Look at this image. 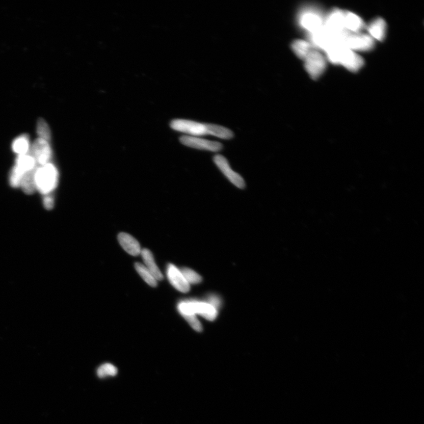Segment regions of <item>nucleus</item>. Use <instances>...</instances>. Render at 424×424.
I'll return each mask as SVG.
<instances>
[{
    "mask_svg": "<svg viewBox=\"0 0 424 424\" xmlns=\"http://www.w3.org/2000/svg\"><path fill=\"white\" fill-rule=\"evenodd\" d=\"M37 167L34 170L26 173L21 182L20 187L22 188L24 192L26 194H32L37 191L35 181V173Z\"/></svg>",
    "mask_w": 424,
    "mask_h": 424,
    "instance_id": "20",
    "label": "nucleus"
},
{
    "mask_svg": "<svg viewBox=\"0 0 424 424\" xmlns=\"http://www.w3.org/2000/svg\"><path fill=\"white\" fill-rule=\"evenodd\" d=\"M180 270L189 285L199 284L202 281V277L189 268L183 267Z\"/></svg>",
    "mask_w": 424,
    "mask_h": 424,
    "instance_id": "25",
    "label": "nucleus"
},
{
    "mask_svg": "<svg viewBox=\"0 0 424 424\" xmlns=\"http://www.w3.org/2000/svg\"><path fill=\"white\" fill-rule=\"evenodd\" d=\"M170 126L175 131L185 132L195 136L207 134L206 124L194 122V121L176 119L171 122Z\"/></svg>",
    "mask_w": 424,
    "mask_h": 424,
    "instance_id": "8",
    "label": "nucleus"
},
{
    "mask_svg": "<svg viewBox=\"0 0 424 424\" xmlns=\"http://www.w3.org/2000/svg\"><path fill=\"white\" fill-rule=\"evenodd\" d=\"M180 141L184 145L196 149L218 152L223 149V145L220 143L196 137L182 136L180 138Z\"/></svg>",
    "mask_w": 424,
    "mask_h": 424,
    "instance_id": "10",
    "label": "nucleus"
},
{
    "mask_svg": "<svg viewBox=\"0 0 424 424\" xmlns=\"http://www.w3.org/2000/svg\"><path fill=\"white\" fill-rule=\"evenodd\" d=\"M97 373L100 378H104L107 376H114L117 375V369L113 365L106 363L98 368Z\"/></svg>",
    "mask_w": 424,
    "mask_h": 424,
    "instance_id": "26",
    "label": "nucleus"
},
{
    "mask_svg": "<svg viewBox=\"0 0 424 424\" xmlns=\"http://www.w3.org/2000/svg\"><path fill=\"white\" fill-rule=\"evenodd\" d=\"M167 278L173 287L181 292L186 293L190 290V285L182 275L181 270L172 264L167 268Z\"/></svg>",
    "mask_w": 424,
    "mask_h": 424,
    "instance_id": "12",
    "label": "nucleus"
},
{
    "mask_svg": "<svg viewBox=\"0 0 424 424\" xmlns=\"http://www.w3.org/2000/svg\"><path fill=\"white\" fill-rule=\"evenodd\" d=\"M36 132L38 138L49 141L52 140V132L50 127L43 119H39L37 121Z\"/></svg>",
    "mask_w": 424,
    "mask_h": 424,
    "instance_id": "23",
    "label": "nucleus"
},
{
    "mask_svg": "<svg viewBox=\"0 0 424 424\" xmlns=\"http://www.w3.org/2000/svg\"><path fill=\"white\" fill-rule=\"evenodd\" d=\"M207 302L213 306L217 310V308H219L221 305V300L219 297L216 295H213V294H212V295L208 297Z\"/></svg>",
    "mask_w": 424,
    "mask_h": 424,
    "instance_id": "29",
    "label": "nucleus"
},
{
    "mask_svg": "<svg viewBox=\"0 0 424 424\" xmlns=\"http://www.w3.org/2000/svg\"><path fill=\"white\" fill-rule=\"evenodd\" d=\"M292 49L294 54L297 55V57L304 60L314 48L309 41L296 40L292 44Z\"/></svg>",
    "mask_w": 424,
    "mask_h": 424,
    "instance_id": "19",
    "label": "nucleus"
},
{
    "mask_svg": "<svg viewBox=\"0 0 424 424\" xmlns=\"http://www.w3.org/2000/svg\"><path fill=\"white\" fill-rule=\"evenodd\" d=\"M184 318L195 331L197 332H201L202 331L201 323H200L198 319H197L196 315H188V316H186Z\"/></svg>",
    "mask_w": 424,
    "mask_h": 424,
    "instance_id": "27",
    "label": "nucleus"
},
{
    "mask_svg": "<svg viewBox=\"0 0 424 424\" xmlns=\"http://www.w3.org/2000/svg\"><path fill=\"white\" fill-rule=\"evenodd\" d=\"M368 31L373 39L379 41L384 40L387 32V24L384 19L378 18L374 20L368 26Z\"/></svg>",
    "mask_w": 424,
    "mask_h": 424,
    "instance_id": "15",
    "label": "nucleus"
},
{
    "mask_svg": "<svg viewBox=\"0 0 424 424\" xmlns=\"http://www.w3.org/2000/svg\"><path fill=\"white\" fill-rule=\"evenodd\" d=\"M178 309L183 317L199 314L209 320L216 319L217 310L207 302L187 300L179 303Z\"/></svg>",
    "mask_w": 424,
    "mask_h": 424,
    "instance_id": "3",
    "label": "nucleus"
},
{
    "mask_svg": "<svg viewBox=\"0 0 424 424\" xmlns=\"http://www.w3.org/2000/svg\"><path fill=\"white\" fill-rule=\"evenodd\" d=\"M299 22L302 27L307 30L309 34H311L323 27L324 18L317 9L308 8L300 13Z\"/></svg>",
    "mask_w": 424,
    "mask_h": 424,
    "instance_id": "6",
    "label": "nucleus"
},
{
    "mask_svg": "<svg viewBox=\"0 0 424 424\" xmlns=\"http://www.w3.org/2000/svg\"><path fill=\"white\" fill-rule=\"evenodd\" d=\"M54 198L52 193L44 195L43 199V205L46 210L51 211L54 207Z\"/></svg>",
    "mask_w": 424,
    "mask_h": 424,
    "instance_id": "28",
    "label": "nucleus"
},
{
    "mask_svg": "<svg viewBox=\"0 0 424 424\" xmlns=\"http://www.w3.org/2000/svg\"><path fill=\"white\" fill-rule=\"evenodd\" d=\"M135 269L147 284L152 287H156L157 286V280L155 278L152 273L147 269L143 264L135 263Z\"/></svg>",
    "mask_w": 424,
    "mask_h": 424,
    "instance_id": "22",
    "label": "nucleus"
},
{
    "mask_svg": "<svg viewBox=\"0 0 424 424\" xmlns=\"http://www.w3.org/2000/svg\"><path fill=\"white\" fill-rule=\"evenodd\" d=\"M59 173L51 162L37 167L35 173L37 191L43 195L51 194L57 187Z\"/></svg>",
    "mask_w": 424,
    "mask_h": 424,
    "instance_id": "2",
    "label": "nucleus"
},
{
    "mask_svg": "<svg viewBox=\"0 0 424 424\" xmlns=\"http://www.w3.org/2000/svg\"><path fill=\"white\" fill-rule=\"evenodd\" d=\"M37 163L30 154L17 156L15 161V166L26 173L35 169Z\"/></svg>",
    "mask_w": 424,
    "mask_h": 424,
    "instance_id": "18",
    "label": "nucleus"
},
{
    "mask_svg": "<svg viewBox=\"0 0 424 424\" xmlns=\"http://www.w3.org/2000/svg\"><path fill=\"white\" fill-rule=\"evenodd\" d=\"M31 146L28 135L23 134L14 138L11 144V149L17 156L23 155L28 154Z\"/></svg>",
    "mask_w": 424,
    "mask_h": 424,
    "instance_id": "17",
    "label": "nucleus"
},
{
    "mask_svg": "<svg viewBox=\"0 0 424 424\" xmlns=\"http://www.w3.org/2000/svg\"><path fill=\"white\" fill-rule=\"evenodd\" d=\"M118 239L120 245L130 255L136 256L140 254L141 250L140 244L132 236L126 233H120L118 236Z\"/></svg>",
    "mask_w": 424,
    "mask_h": 424,
    "instance_id": "13",
    "label": "nucleus"
},
{
    "mask_svg": "<svg viewBox=\"0 0 424 424\" xmlns=\"http://www.w3.org/2000/svg\"><path fill=\"white\" fill-rule=\"evenodd\" d=\"M323 26L332 33L340 34L344 27V11L335 9L324 18Z\"/></svg>",
    "mask_w": 424,
    "mask_h": 424,
    "instance_id": "11",
    "label": "nucleus"
},
{
    "mask_svg": "<svg viewBox=\"0 0 424 424\" xmlns=\"http://www.w3.org/2000/svg\"><path fill=\"white\" fill-rule=\"evenodd\" d=\"M344 27L352 33H360L364 28V23L357 15L349 11H344Z\"/></svg>",
    "mask_w": 424,
    "mask_h": 424,
    "instance_id": "14",
    "label": "nucleus"
},
{
    "mask_svg": "<svg viewBox=\"0 0 424 424\" xmlns=\"http://www.w3.org/2000/svg\"><path fill=\"white\" fill-rule=\"evenodd\" d=\"M25 174L14 165L10 171V175H9V184H10V186L15 188L20 187L21 182H22Z\"/></svg>",
    "mask_w": 424,
    "mask_h": 424,
    "instance_id": "24",
    "label": "nucleus"
},
{
    "mask_svg": "<svg viewBox=\"0 0 424 424\" xmlns=\"http://www.w3.org/2000/svg\"><path fill=\"white\" fill-rule=\"evenodd\" d=\"M342 45L352 51L367 52L372 50L375 46V41L370 35L362 33H352L345 31L342 36Z\"/></svg>",
    "mask_w": 424,
    "mask_h": 424,
    "instance_id": "4",
    "label": "nucleus"
},
{
    "mask_svg": "<svg viewBox=\"0 0 424 424\" xmlns=\"http://www.w3.org/2000/svg\"><path fill=\"white\" fill-rule=\"evenodd\" d=\"M140 254L142 256L144 266L152 273L157 281H161L163 279V275L156 265L152 253L149 249H143L141 250Z\"/></svg>",
    "mask_w": 424,
    "mask_h": 424,
    "instance_id": "16",
    "label": "nucleus"
},
{
    "mask_svg": "<svg viewBox=\"0 0 424 424\" xmlns=\"http://www.w3.org/2000/svg\"><path fill=\"white\" fill-rule=\"evenodd\" d=\"M325 53L329 62L341 65L350 72H358L364 64V59L360 55L342 44H336Z\"/></svg>",
    "mask_w": 424,
    "mask_h": 424,
    "instance_id": "1",
    "label": "nucleus"
},
{
    "mask_svg": "<svg viewBox=\"0 0 424 424\" xmlns=\"http://www.w3.org/2000/svg\"><path fill=\"white\" fill-rule=\"evenodd\" d=\"M207 134L214 135L223 139H230L234 137V133L228 129L213 124H206Z\"/></svg>",
    "mask_w": 424,
    "mask_h": 424,
    "instance_id": "21",
    "label": "nucleus"
},
{
    "mask_svg": "<svg viewBox=\"0 0 424 424\" xmlns=\"http://www.w3.org/2000/svg\"><path fill=\"white\" fill-rule=\"evenodd\" d=\"M306 72L313 79H317L325 72L326 58L319 51L313 49L304 60Z\"/></svg>",
    "mask_w": 424,
    "mask_h": 424,
    "instance_id": "5",
    "label": "nucleus"
},
{
    "mask_svg": "<svg viewBox=\"0 0 424 424\" xmlns=\"http://www.w3.org/2000/svg\"><path fill=\"white\" fill-rule=\"evenodd\" d=\"M29 153L40 166L50 163L52 159V149L49 141L40 138H37L31 144Z\"/></svg>",
    "mask_w": 424,
    "mask_h": 424,
    "instance_id": "7",
    "label": "nucleus"
},
{
    "mask_svg": "<svg viewBox=\"0 0 424 424\" xmlns=\"http://www.w3.org/2000/svg\"><path fill=\"white\" fill-rule=\"evenodd\" d=\"M214 163L219 167L224 175L232 182L236 186L239 188H243L245 187V182L240 175L233 171L230 167L228 160L222 155L215 156L213 158Z\"/></svg>",
    "mask_w": 424,
    "mask_h": 424,
    "instance_id": "9",
    "label": "nucleus"
}]
</instances>
